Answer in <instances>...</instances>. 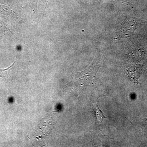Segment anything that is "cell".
I'll use <instances>...</instances> for the list:
<instances>
[{
  "label": "cell",
  "mask_w": 147,
  "mask_h": 147,
  "mask_svg": "<svg viewBox=\"0 0 147 147\" xmlns=\"http://www.w3.org/2000/svg\"><path fill=\"white\" fill-rule=\"evenodd\" d=\"M34 2V3H36V2L38 0H32Z\"/></svg>",
  "instance_id": "8992f818"
},
{
  "label": "cell",
  "mask_w": 147,
  "mask_h": 147,
  "mask_svg": "<svg viewBox=\"0 0 147 147\" xmlns=\"http://www.w3.org/2000/svg\"><path fill=\"white\" fill-rule=\"evenodd\" d=\"M15 62L13 63L12 65H11L10 67H8V68L5 69H0V77H2V78H5L6 77V73L5 72L7 71H8V69H9L11 67H12L13 65L15 63Z\"/></svg>",
  "instance_id": "277c9868"
},
{
  "label": "cell",
  "mask_w": 147,
  "mask_h": 147,
  "mask_svg": "<svg viewBox=\"0 0 147 147\" xmlns=\"http://www.w3.org/2000/svg\"><path fill=\"white\" fill-rule=\"evenodd\" d=\"M100 67L98 59H96L84 71L79 73V79L87 83L92 82L95 79L98 69Z\"/></svg>",
  "instance_id": "7a4b0ae2"
},
{
  "label": "cell",
  "mask_w": 147,
  "mask_h": 147,
  "mask_svg": "<svg viewBox=\"0 0 147 147\" xmlns=\"http://www.w3.org/2000/svg\"><path fill=\"white\" fill-rule=\"evenodd\" d=\"M147 24V21L133 16H124L118 22L116 28L117 38L121 39L129 37L135 31Z\"/></svg>",
  "instance_id": "6da1fadb"
},
{
  "label": "cell",
  "mask_w": 147,
  "mask_h": 147,
  "mask_svg": "<svg viewBox=\"0 0 147 147\" xmlns=\"http://www.w3.org/2000/svg\"><path fill=\"white\" fill-rule=\"evenodd\" d=\"M115 1L119 3L125 4L127 5H130L133 3L132 0H115Z\"/></svg>",
  "instance_id": "5b68a950"
},
{
  "label": "cell",
  "mask_w": 147,
  "mask_h": 147,
  "mask_svg": "<svg viewBox=\"0 0 147 147\" xmlns=\"http://www.w3.org/2000/svg\"><path fill=\"white\" fill-rule=\"evenodd\" d=\"M146 119V120L147 121V119Z\"/></svg>",
  "instance_id": "52a82bcc"
},
{
  "label": "cell",
  "mask_w": 147,
  "mask_h": 147,
  "mask_svg": "<svg viewBox=\"0 0 147 147\" xmlns=\"http://www.w3.org/2000/svg\"><path fill=\"white\" fill-rule=\"evenodd\" d=\"M95 116L96 117V120L98 123H101L102 122L103 119L107 118L105 117L102 111L98 107L97 105H96V107L95 109Z\"/></svg>",
  "instance_id": "3957f363"
}]
</instances>
